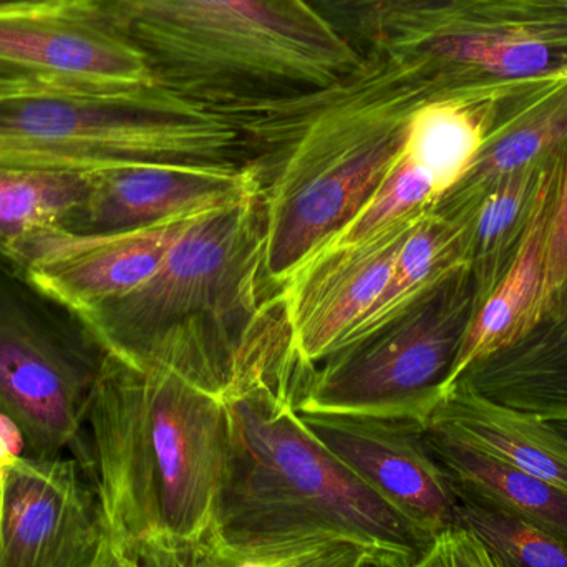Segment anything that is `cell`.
<instances>
[{"label": "cell", "mask_w": 567, "mask_h": 567, "mask_svg": "<svg viewBox=\"0 0 567 567\" xmlns=\"http://www.w3.org/2000/svg\"><path fill=\"white\" fill-rule=\"evenodd\" d=\"M436 103L419 56L400 47L363 53L355 72L319 92L259 106L238 122L265 206L262 287L275 297L316 256L392 172L410 118Z\"/></svg>", "instance_id": "obj_3"}, {"label": "cell", "mask_w": 567, "mask_h": 567, "mask_svg": "<svg viewBox=\"0 0 567 567\" xmlns=\"http://www.w3.org/2000/svg\"><path fill=\"white\" fill-rule=\"evenodd\" d=\"M241 333L195 319L140 359L105 350L86 413V470L110 539L143 567H178L212 528L231 455L226 377Z\"/></svg>", "instance_id": "obj_1"}, {"label": "cell", "mask_w": 567, "mask_h": 567, "mask_svg": "<svg viewBox=\"0 0 567 567\" xmlns=\"http://www.w3.org/2000/svg\"><path fill=\"white\" fill-rule=\"evenodd\" d=\"M363 556L372 555L340 538L249 545L225 542L208 533L178 567H353Z\"/></svg>", "instance_id": "obj_25"}, {"label": "cell", "mask_w": 567, "mask_h": 567, "mask_svg": "<svg viewBox=\"0 0 567 567\" xmlns=\"http://www.w3.org/2000/svg\"><path fill=\"white\" fill-rule=\"evenodd\" d=\"M426 213L369 241L319 252L271 297L281 306L300 367L310 370L327 359L369 312L385 290L403 243Z\"/></svg>", "instance_id": "obj_12"}, {"label": "cell", "mask_w": 567, "mask_h": 567, "mask_svg": "<svg viewBox=\"0 0 567 567\" xmlns=\"http://www.w3.org/2000/svg\"><path fill=\"white\" fill-rule=\"evenodd\" d=\"M473 310L475 290L465 268L392 322L310 369L297 410L415 420L425 426L443 399Z\"/></svg>", "instance_id": "obj_7"}, {"label": "cell", "mask_w": 567, "mask_h": 567, "mask_svg": "<svg viewBox=\"0 0 567 567\" xmlns=\"http://www.w3.org/2000/svg\"><path fill=\"white\" fill-rule=\"evenodd\" d=\"M353 567H390L383 559L375 558V556H363L359 563Z\"/></svg>", "instance_id": "obj_32"}, {"label": "cell", "mask_w": 567, "mask_h": 567, "mask_svg": "<svg viewBox=\"0 0 567 567\" xmlns=\"http://www.w3.org/2000/svg\"><path fill=\"white\" fill-rule=\"evenodd\" d=\"M460 380L486 399L546 423H567V287L515 342Z\"/></svg>", "instance_id": "obj_16"}, {"label": "cell", "mask_w": 567, "mask_h": 567, "mask_svg": "<svg viewBox=\"0 0 567 567\" xmlns=\"http://www.w3.org/2000/svg\"><path fill=\"white\" fill-rule=\"evenodd\" d=\"M425 426L567 492V443L549 423L499 405L458 380Z\"/></svg>", "instance_id": "obj_18"}, {"label": "cell", "mask_w": 567, "mask_h": 567, "mask_svg": "<svg viewBox=\"0 0 567 567\" xmlns=\"http://www.w3.org/2000/svg\"><path fill=\"white\" fill-rule=\"evenodd\" d=\"M303 425L420 532L460 528V499L415 420L300 412Z\"/></svg>", "instance_id": "obj_11"}, {"label": "cell", "mask_w": 567, "mask_h": 567, "mask_svg": "<svg viewBox=\"0 0 567 567\" xmlns=\"http://www.w3.org/2000/svg\"><path fill=\"white\" fill-rule=\"evenodd\" d=\"M549 425H551L567 443V423H549Z\"/></svg>", "instance_id": "obj_33"}, {"label": "cell", "mask_w": 567, "mask_h": 567, "mask_svg": "<svg viewBox=\"0 0 567 567\" xmlns=\"http://www.w3.org/2000/svg\"><path fill=\"white\" fill-rule=\"evenodd\" d=\"M299 367L282 317L258 313L236 343L226 377L231 455L209 535L249 545L340 538L390 567H409L433 538L303 425L287 379Z\"/></svg>", "instance_id": "obj_2"}, {"label": "cell", "mask_w": 567, "mask_h": 567, "mask_svg": "<svg viewBox=\"0 0 567 567\" xmlns=\"http://www.w3.org/2000/svg\"><path fill=\"white\" fill-rule=\"evenodd\" d=\"M566 145L567 75L525 83L499 100L485 143L468 172L432 212L455 221H470L493 189L542 165Z\"/></svg>", "instance_id": "obj_15"}, {"label": "cell", "mask_w": 567, "mask_h": 567, "mask_svg": "<svg viewBox=\"0 0 567 567\" xmlns=\"http://www.w3.org/2000/svg\"><path fill=\"white\" fill-rule=\"evenodd\" d=\"M426 445L460 502L518 516L567 543V492L440 430L423 426Z\"/></svg>", "instance_id": "obj_19"}, {"label": "cell", "mask_w": 567, "mask_h": 567, "mask_svg": "<svg viewBox=\"0 0 567 567\" xmlns=\"http://www.w3.org/2000/svg\"><path fill=\"white\" fill-rule=\"evenodd\" d=\"M468 235L470 221L443 218L430 209L403 243L382 296L337 349L392 322L440 284L468 268Z\"/></svg>", "instance_id": "obj_20"}, {"label": "cell", "mask_w": 567, "mask_h": 567, "mask_svg": "<svg viewBox=\"0 0 567 567\" xmlns=\"http://www.w3.org/2000/svg\"><path fill=\"white\" fill-rule=\"evenodd\" d=\"M439 199L432 173L402 152L369 202L319 252L369 241L405 219L430 212Z\"/></svg>", "instance_id": "obj_24"}, {"label": "cell", "mask_w": 567, "mask_h": 567, "mask_svg": "<svg viewBox=\"0 0 567 567\" xmlns=\"http://www.w3.org/2000/svg\"><path fill=\"white\" fill-rule=\"evenodd\" d=\"M245 148L235 123L163 86L138 95L0 99L2 168L92 175L150 163L236 165Z\"/></svg>", "instance_id": "obj_5"}, {"label": "cell", "mask_w": 567, "mask_h": 567, "mask_svg": "<svg viewBox=\"0 0 567 567\" xmlns=\"http://www.w3.org/2000/svg\"><path fill=\"white\" fill-rule=\"evenodd\" d=\"M95 567H143L135 559L130 558L128 555L122 551L118 546L113 545L112 539L109 538L105 548H103L102 555H100L99 561Z\"/></svg>", "instance_id": "obj_30"}, {"label": "cell", "mask_w": 567, "mask_h": 567, "mask_svg": "<svg viewBox=\"0 0 567 567\" xmlns=\"http://www.w3.org/2000/svg\"><path fill=\"white\" fill-rule=\"evenodd\" d=\"M460 528L468 529L505 567H567V543L518 516L460 502Z\"/></svg>", "instance_id": "obj_26"}, {"label": "cell", "mask_w": 567, "mask_h": 567, "mask_svg": "<svg viewBox=\"0 0 567 567\" xmlns=\"http://www.w3.org/2000/svg\"><path fill=\"white\" fill-rule=\"evenodd\" d=\"M92 175L0 166V261L22 271L33 245L60 231L85 199Z\"/></svg>", "instance_id": "obj_21"}, {"label": "cell", "mask_w": 567, "mask_h": 567, "mask_svg": "<svg viewBox=\"0 0 567 567\" xmlns=\"http://www.w3.org/2000/svg\"><path fill=\"white\" fill-rule=\"evenodd\" d=\"M359 53L379 39L385 23L430 0H306Z\"/></svg>", "instance_id": "obj_27"}, {"label": "cell", "mask_w": 567, "mask_h": 567, "mask_svg": "<svg viewBox=\"0 0 567 567\" xmlns=\"http://www.w3.org/2000/svg\"><path fill=\"white\" fill-rule=\"evenodd\" d=\"M202 213L105 235L50 233L33 245L23 276L76 317L86 316L152 279L169 248Z\"/></svg>", "instance_id": "obj_13"}, {"label": "cell", "mask_w": 567, "mask_h": 567, "mask_svg": "<svg viewBox=\"0 0 567 567\" xmlns=\"http://www.w3.org/2000/svg\"><path fill=\"white\" fill-rule=\"evenodd\" d=\"M512 90L488 99L430 103L413 113L403 152L432 173L440 198L468 172L485 143L499 100Z\"/></svg>", "instance_id": "obj_22"}, {"label": "cell", "mask_w": 567, "mask_h": 567, "mask_svg": "<svg viewBox=\"0 0 567 567\" xmlns=\"http://www.w3.org/2000/svg\"><path fill=\"white\" fill-rule=\"evenodd\" d=\"M252 166H122L92 173L85 199L70 213L60 233L105 235L142 228L175 216L215 208L258 185Z\"/></svg>", "instance_id": "obj_14"}, {"label": "cell", "mask_w": 567, "mask_h": 567, "mask_svg": "<svg viewBox=\"0 0 567 567\" xmlns=\"http://www.w3.org/2000/svg\"><path fill=\"white\" fill-rule=\"evenodd\" d=\"M105 349L72 310L0 261V412L22 430L27 456L72 450L85 465V423Z\"/></svg>", "instance_id": "obj_8"}, {"label": "cell", "mask_w": 567, "mask_h": 567, "mask_svg": "<svg viewBox=\"0 0 567 567\" xmlns=\"http://www.w3.org/2000/svg\"><path fill=\"white\" fill-rule=\"evenodd\" d=\"M409 567H505L465 528L436 536L425 553Z\"/></svg>", "instance_id": "obj_29"}, {"label": "cell", "mask_w": 567, "mask_h": 567, "mask_svg": "<svg viewBox=\"0 0 567 567\" xmlns=\"http://www.w3.org/2000/svg\"><path fill=\"white\" fill-rule=\"evenodd\" d=\"M25 93H55L33 85V83L22 82V80L6 79L0 76V99L7 96L25 95Z\"/></svg>", "instance_id": "obj_31"}, {"label": "cell", "mask_w": 567, "mask_h": 567, "mask_svg": "<svg viewBox=\"0 0 567 567\" xmlns=\"http://www.w3.org/2000/svg\"><path fill=\"white\" fill-rule=\"evenodd\" d=\"M546 162L503 182L470 216L468 269L475 310L495 290L518 252L535 213Z\"/></svg>", "instance_id": "obj_23"}, {"label": "cell", "mask_w": 567, "mask_h": 567, "mask_svg": "<svg viewBox=\"0 0 567 567\" xmlns=\"http://www.w3.org/2000/svg\"><path fill=\"white\" fill-rule=\"evenodd\" d=\"M566 146L543 168L535 213L525 238L502 281L473 312L443 393L480 360L515 342L535 319L542 299L546 231L561 179Z\"/></svg>", "instance_id": "obj_17"}, {"label": "cell", "mask_w": 567, "mask_h": 567, "mask_svg": "<svg viewBox=\"0 0 567 567\" xmlns=\"http://www.w3.org/2000/svg\"><path fill=\"white\" fill-rule=\"evenodd\" d=\"M0 76L83 95L162 89L92 0H0Z\"/></svg>", "instance_id": "obj_9"}, {"label": "cell", "mask_w": 567, "mask_h": 567, "mask_svg": "<svg viewBox=\"0 0 567 567\" xmlns=\"http://www.w3.org/2000/svg\"><path fill=\"white\" fill-rule=\"evenodd\" d=\"M261 186L196 216L142 287L80 317L106 352L136 360L173 327L245 326L261 309Z\"/></svg>", "instance_id": "obj_6"}, {"label": "cell", "mask_w": 567, "mask_h": 567, "mask_svg": "<svg viewBox=\"0 0 567 567\" xmlns=\"http://www.w3.org/2000/svg\"><path fill=\"white\" fill-rule=\"evenodd\" d=\"M169 92L216 115L319 92L357 52L306 0H92Z\"/></svg>", "instance_id": "obj_4"}, {"label": "cell", "mask_w": 567, "mask_h": 567, "mask_svg": "<svg viewBox=\"0 0 567 567\" xmlns=\"http://www.w3.org/2000/svg\"><path fill=\"white\" fill-rule=\"evenodd\" d=\"M109 538L99 489L75 456H22L3 473L0 567H95Z\"/></svg>", "instance_id": "obj_10"}, {"label": "cell", "mask_w": 567, "mask_h": 567, "mask_svg": "<svg viewBox=\"0 0 567 567\" xmlns=\"http://www.w3.org/2000/svg\"><path fill=\"white\" fill-rule=\"evenodd\" d=\"M567 287V146L561 179L556 192L555 205L549 216L545 243V269H543V290L536 310L535 322L543 310ZM532 322V323H533Z\"/></svg>", "instance_id": "obj_28"}]
</instances>
